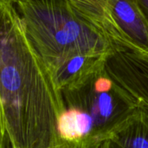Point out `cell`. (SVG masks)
I'll return each instance as SVG.
<instances>
[{
	"label": "cell",
	"instance_id": "8fae6325",
	"mask_svg": "<svg viewBox=\"0 0 148 148\" xmlns=\"http://www.w3.org/2000/svg\"><path fill=\"white\" fill-rule=\"evenodd\" d=\"M137 5L148 23V0H135Z\"/></svg>",
	"mask_w": 148,
	"mask_h": 148
},
{
	"label": "cell",
	"instance_id": "3957f363",
	"mask_svg": "<svg viewBox=\"0 0 148 148\" xmlns=\"http://www.w3.org/2000/svg\"><path fill=\"white\" fill-rule=\"evenodd\" d=\"M62 94L65 108L77 109L88 121L92 137L103 141L113 139L140 110L108 75L106 66Z\"/></svg>",
	"mask_w": 148,
	"mask_h": 148
},
{
	"label": "cell",
	"instance_id": "7c38bea8",
	"mask_svg": "<svg viewBox=\"0 0 148 148\" xmlns=\"http://www.w3.org/2000/svg\"><path fill=\"white\" fill-rule=\"evenodd\" d=\"M101 148H122L113 139H109L105 140L102 145H101Z\"/></svg>",
	"mask_w": 148,
	"mask_h": 148
},
{
	"label": "cell",
	"instance_id": "5b68a950",
	"mask_svg": "<svg viewBox=\"0 0 148 148\" xmlns=\"http://www.w3.org/2000/svg\"><path fill=\"white\" fill-rule=\"evenodd\" d=\"M108 16L121 37L118 49L148 52V23L135 0H105Z\"/></svg>",
	"mask_w": 148,
	"mask_h": 148
},
{
	"label": "cell",
	"instance_id": "ba28073f",
	"mask_svg": "<svg viewBox=\"0 0 148 148\" xmlns=\"http://www.w3.org/2000/svg\"><path fill=\"white\" fill-rule=\"evenodd\" d=\"M122 148H148V114L139 113L114 138Z\"/></svg>",
	"mask_w": 148,
	"mask_h": 148
},
{
	"label": "cell",
	"instance_id": "6da1fadb",
	"mask_svg": "<svg viewBox=\"0 0 148 148\" xmlns=\"http://www.w3.org/2000/svg\"><path fill=\"white\" fill-rule=\"evenodd\" d=\"M0 104L10 148H51L62 142V91L30 43L13 0H0Z\"/></svg>",
	"mask_w": 148,
	"mask_h": 148
},
{
	"label": "cell",
	"instance_id": "7a4b0ae2",
	"mask_svg": "<svg viewBox=\"0 0 148 148\" xmlns=\"http://www.w3.org/2000/svg\"><path fill=\"white\" fill-rule=\"evenodd\" d=\"M24 31L45 64L80 52L111 54L113 40L66 0H13Z\"/></svg>",
	"mask_w": 148,
	"mask_h": 148
},
{
	"label": "cell",
	"instance_id": "277c9868",
	"mask_svg": "<svg viewBox=\"0 0 148 148\" xmlns=\"http://www.w3.org/2000/svg\"><path fill=\"white\" fill-rule=\"evenodd\" d=\"M106 69L113 80L148 113V66L126 49H115L107 58Z\"/></svg>",
	"mask_w": 148,
	"mask_h": 148
},
{
	"label": "cell",
	"instance_id": "52a82bcc",
	"mask_svg": "<svg viewBox=\"0 0 148 148\" xmlns=\"http://www.w3.org/2000/svg\"><path fill=\"white\" fill-rule=\"evenodd\" d=\"M82 16L101 29L114 44L120 45L121 40L108 14L105 0H66Z\"/></svg>",
	"mask_w": 148,
	"mask_h": 148
},
{
	"label": "cell",
	"instance_id": "8992f818",
	"mask_svg": "<svg viewBox=\"0 0 148 148\" xmlns=\"http://www.w3.org/2000/svg\"><path fill=\"white\" fill-rule=\"evenodd\" d=\"M110 54L80 52L46 64L57 88L62 92L73 88L106 66Z\"/></svg>",
	"mask_w": 148,
	"mask_h": 148
},
{
	"label": "cell",
	"instance_id": "9c48e42d",
	"mask_svg": "<svg viewBox=\"0 0 148 148\" xmlns=\"http://www.w3.org/2000/svg\"><path fill=\"white\" fill-rule=\"evenodd\" d=\"M104 141L96 138H88L77 142L62 141L57 146L51 148H101Z\"/></svg>",
	"mask_w": 148,
	"mask_h": 148
},
{
	"label": "cell",
	"instance_id": "30bf717a",
	"mask_svg": "<svg viewBox=\"0 0 148 148\" xmlns=\"http://www.w3.org/2000/svg\"><path fill=\"white\" fill-rule=\"evenodd\" d=\"M6 143H8V141H7V137H6L3 111H2V108L0 104V148H6Z\"/></svg>",
	"mask_w": 148,
	"mask_h": 148
}]
</instances>
